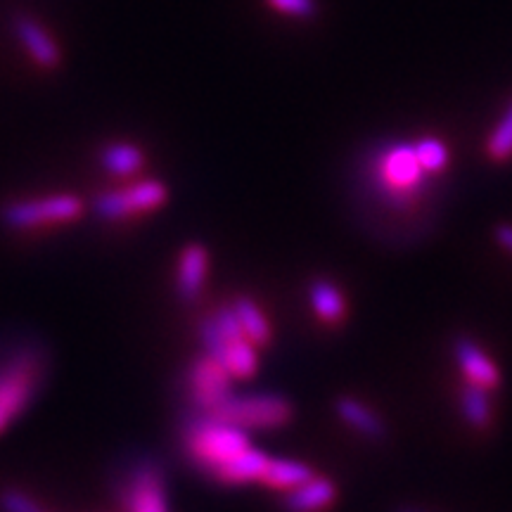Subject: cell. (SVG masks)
Masks as SVG:
<instances>
[{
	"mask_svg": "<svg viewBox=\"0 0 512 512\" xmlns=\"http://www.w3.org/2000/svg\"><path fill=\"white\" fill-rule=\"evenodd\" d=\"M204 415L226 422V425L242 427V430H278L292 420V403L280 394H249L226 396Z\"/></svg>",
	"mask_w": 512,
	"mask_h": 512,
	"instance_id": "1",
	"label": "cell"
},
{
	"mask_svg": "<svg viewBox=\"0 0 512 512\" xmlns=\"http://www.w3.org/2000/svg\"><path fill=\"white\" fill-rule=\"evenodd\" d=\"M43 380V358L36 347H19L0 358V413L17 418L34 401Z\"/></svg>",
	"mask_w": 512,
	"mask_h": 512,
	"instance_id": "2",
	"label": "cell"
},
{
	"mask_svg": "<svg viewBox=\"0 0 512 512\" xmlns=\"http://www.w3.org/2000/svg\"><path fill=\"white\" fill-rule=\"evenodd\" d=\"M185 444H188L190 458L195 460L202 470L211 472V475H214L223 463H228L230 458H235L238 453L247 451V448L252 446L249 444L247 430L235 425H226V422L209 418V415L192 422L188 437H185Z\"/></svg>",
	"mask_w": 512,
	"mask_h": 512,
	"instance_id": "3",
	"label": "cell"
},
{
	"mask_svg": "<svg viewBox=\"0 0 512 512\" xmlns=\"http://www.w3.org/2000/svg\"><path fill=\"white\" fill-rule=\"evenodd\" d=\"M425 174L415 147L406 143L387 145L375 162V181L384 192V200L394 204L413 202L427 183Z\"/></svg>",
	"mask_w": 512,
	"mask_h": 512,
	"instance_id": "4",
	"label": "cell"
},
{
	"mask_svg": "<svg viewBox=\"0 0 512 512\" xmlns=\"http://www.w3.org/2000/svg\"><path fill=\"white\" fill-rule=\"evenodd\" d=\"M83 214V204L74 195H46L36 200L15 202L3 211V221L10 228L31 230L72 223Z\"/></svg>",
	"mask_w": 512,
	"mask_h": 512,
	"instance_id": "5",
	"label": "cell"
},
{
	"mask_svg": "<svg viewBox=\"0 0 512 512\" xmlns=\"http://www.w3.org/2000/svg\"><path fill=\"white\" fill-rule=\"evenodd\" d=\"M166 202V188L159 181H140L121 190L102 192L95 200V211L107 221H126L155 211Z\"/></svg>",
	"mask_w": 512,
	"mask_h": 512,
	"instance_id": "6",
	"label": "cell"
},
{
	"mask_svg": "<svg viewBox=\"0 0 512 512\" xmlns=\"http://www.w3.org/2000/svg\"><path fill=\"white\" fill-rule=\"evenodd\" d=\"M121 501L128 512H169L162 470L155 463H138L126 477Z\"/></svg>",
	"mask_w": 512,
	"mask_h": 512,
	"instance_id": "7",
	"label": "cell"
},
{
	"mask_svg": "<svg viewBox=\"0 0 512 512\" xmlns=\"http://www.w3.org/2000/svg\"><path fill=\"white\" fill-rule=\"evenodd\" d=\"M230 380L233 375L219 358L211 354L197 358L190 368V396L195 406L202 408L204 413L211 411L216 403H221L230 394Z\"/></svg>",
	"mask_w": 512,
	"mask_h": 512,
	"instance_id": "8",
	"label": "cell"
},
{
	"mask_svg": "<svg viewBox=\"0 0 512 512\" xmlns=\"http://www.w3.org/2000/svg\"><path fill=\"white\" fill-rule=\"evenodd\" d=\"M453 349H456V358H458L460 368H463L467 380H470L472 384H479V387H484V389L498 387L501 375H498L496 363L491 361V358L486 356L475 342H472V339L458 337L456 347Z\"/></svg>",
	"mask_w": 512,
	"mask_h": 512,
	"instance_id": "9",
	"label": "cell"
},
{
	"mask_svg": "<svg viewBox=\"0 0 512 512\" xmlns=\"http://www.w3.org/2000/svg\"><path fill=\"white\" fill-rule=\"evenodd\" d=\"M209 271V254L202 245H188L183 249L181 259H178V278H176V290L181 294L185 302H192V299L200 294L204 287V280H207Z\"/></svg>",
	"mask_w": 512,
	"mask_h": 512,
	"instance_id": "10",
	"label": "cell"
},
{
	"mask_svg": "<svg viewBox=\"0 0 512 512\" xmlns=\"http://www.w3.org/2000/svg\"><path fill=\"white\" fill-rule=\"evenodd\" d=\"M337 489L330 479H316L311 477L297 489H290L285 496V510L287 512H318L325 510L335 501Z\"/></svg>",
	"mask_w": 512,
	"mask_h": 512,
	"instance_id": "11",
	"label": "cell"
},
{
	"mask_svg": "<svg viewBox=\"0 0 512 512\" xmlns=\"http://www.w3.org/2000/svg\"><path fill=\"white\" fill-rule=\"evenodd\" d=\"M15 29L19 41L27 48V53L34 57V62L41 64V67H57V62H60V48L55 46V41L48 36V31L41 24H36L29 17H17Z\"/></svg>",
	"mask_w": 512,
	"mask_h": 512,
	"instance_id": "12",
	"label": "cell"
},
{
	"mask_svg": "<svg viewBox=\"0 0 512 512\" xmlns=\"http://www.w3.org/2000/svg\"><path fill=\"white\" fill-rule=\"evenodd\" d=\"M268 465V456L264 451H256V448L249 446L247 451L238 453L235 458H230L228 463H223L219 470L214 472V477L223 484H247V482H256L261 475H264Z\"/></svg>",
	"mask_w": 512,
	"mask_h": 512,
	"instance_id": "13",
	"label": "cell"
},
{
	"mask_svg": "<svg viewBox=\"0 0 512 512\" xmlns=\"http://www.w3.org/2000/svg\"><path fill=\"white\" fill-rule=\"evenodd\" d=\"M313 477V470L309 465L297 463V460H287V458H268V465L261 475V482L271 486V489H280V491H290L302 486L304 482H309Z\"/></svg>",
	"mask_w": 512,
	"mask_h": 512,
	"instance_id": "14",
	"label": "cell"
},
{
	"mask_svg": "<svg viewBox=\"0 0 512 512\" xmlns=\"http://www.w3.org/2000/svg\"><path fill=\"white\" fill-rule=\"evenodd\" d=\"M337 413L339 418L347 422L349 427H354L356 432L366 434L370 439H382L384 437V425L382 420L377 418V415L370 411L368 406H363V403H358L356 399H349V396H344V399L337 401Z\"/></svg>",
	"mask_w": 512,
	"mask_h": 512,
	"instance_id": "15",
	"label": "cell"
},
{
	"mask_svg": "<svg viewBox=\"0 0 512 512\" xmlns=\"http://www.w3.org/2000/svg\"><path fill=\"white\" fill-rule=\"evenodd\" d=\"M233 311L240 320V328L245 332V337L252 344H264L271 342V328H268V320L264 313H261L259 306H256L249 297H238L233 302Z\"/></svg>",
	"mask_w": 512,
	"mask_h": 512,
	"instance_id": "16",
	"label": "cell"
},
{
	"mask_svg": "<svg viewBox=\"0 0 512 512\" xmlns=\"http://www.w3.org/2000/svg\"><path fill=\"white\" fill-rule=\"evenodd\" d=\"M102 164H105V169L110 171V174L133 176L143 169L145 157L136 145L114 143L110 147H105V152H102Z\"/></svg>",
	"mask_w": 512,
	"mask_h": 512,
	"instance_id": "17",
	"label": "cell"
},
{
	"mask_svg": "<svg viewBox=\"0 0 512 512\" xmlns=\"http://www.w3.org/2000/svg\"><path fill=\"white\" fill-rule=\"evenodd\" d=\"M223 366L228 368V373L238 380H247L256 373L259 368V358H256L254 344L247 337H238L233 342H228L226 356H223Z\"/></svg>",
	"mask_w": 512,
	"mask_h": 512,
	"instance_id": "18",
	"label": "cell"
},
{
	"mask_svg": "<svg viewBox=\"0 0 512 512\" xmlns=\"http://www.w3.org/2000/svg\"><path fill=\"white\" fill-rule=\"evenodd\" d=\"M311 304L325 323H337L344 316V297L330 280H316L311 285Z\"/></svg>",
	"mask_w": 512,
	"mask_h": 512,
	"instance_id": "19",
	"label": "cell"
},
{
	"mask_svg": "<svg viewBox=\"0 0 512 512\" xmlns=\"http://www.w3.org/2000/svg\"><path fill=\"white\" fill-rule=\"evenodd\" d=\"M460 406H463V413L470 425L475 427H486L491 420V406L489 399H486V389L479 387V384H467V387L460 392Z\"/></svg>",
	"mask_w": 512,
	"mask_h": 512,
	"instance_id": "20",
	"label": "cell"
},
{
	"mask_svg": "<svg viewBox=\"0 0 512 512\" xmlns=\"http://www.w3.org/2000/svg\"><path fill=\"white\" fill-rule=\"evenodd\" d=\"M415 147V155H418V162L422 164V169L425 171H441L448 162V152L441 140H434V138H422L418 145Z\"/></svg>",
	"mask_w": 512,
	"mask_h": 512,
	"instance_id": "21",
	"label": "cell"
},
{
	"mask_svg": "<svg viewBox=\"0 0 512 512\" xmlns=\"http://www.w3.org/2000/svg\"><path fill=\"white\" fill-rule=\"evenodd\" d=\"M489 155L494 159H508L512 155V105L505 112L501 124L494 128L489 138Z\"/></svg>",
	"mask_w": 512,
	"mask_h": 512,
	"instance_id": "22",
	"label": "cell"
},
{
	"mask_svg": "<svg viewBox=\"0 0 512 512\" xmlns=\"http://www.w3.org/2000/svg\"><path fill=\"white\" fill-rule=\"evenodd\" d=\"M268 5L275 10L285 12L292 17H313L316 15V0H266Z\"/></svg>",
	"mask_w": 512,
	"mask_h": 512,
	"instance_id": "23",
	"label": "cell"
},
{
	"mask_svg": "<svg viewBox=\"0 0 512 512\" xmlns=\"http://www.w3.org/2000/svg\"><path fill=\"white\" fill-rule=\"evenodd\" d=\"M0 503H3L5 512H46L36 501H31L27 494H22V491H5Z\"/></svg>",
	"mask_w": 512,
	"mask_h": 512,
	"instance_id": "24",
	"label": "cell"
},
{
	"mask_svg": "<svg viewBox=\"0 0 512 512\" xmlns=\"http://www.w3.org/2000/svg\"><path fill=\"white\" fill-rule=\"evenodd\" d=\"M496 240H498V245L508 249V252H512V226H498Z\"/></svg>",
	"mask_w": 512,
	"mask_h": 512,
	"instance_id": "25",
	"label": "cell"
},
{
	"mask_svg": "<svg viewBox=\"0 0 512 512\" xmlns=\"http://www.w3.org/2000/svg\"><path fill=\"white\" fill-rule=\"evenodd\" d=\"M5 425H8V418H5V415H3V413H0V432H3V430H5Z\"/></svg>",
	"mask_w": 512,
	"mask_h": 512,
	"instance_id": "26",
	"label": "cell"
},
{
	"mask_svg": "<svg viewBox=\"0 0 512 512\" xmlns=\"http://www.w3.org/2000/svg\"><path fill=\"white\" fill-rule=\"evenodd\" d=\"M399 512H422V510H415V508H401Z\"/></svg>",
	"mask_w": 512,
	"mask_h": 512,
	"instance_id": "27",
	"label": "cell"
}]
</instances>
